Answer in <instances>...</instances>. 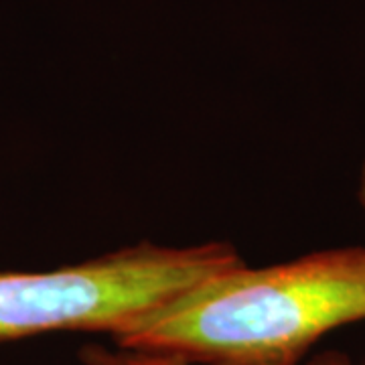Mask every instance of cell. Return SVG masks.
<instances>
[{"label": "cell", "instance_id": "6da1fadb", "mask_svg": "<svg viewBox=\"0 0 365 365\" xmlns=\"http://www.w3.org/2000/svg\"><path fill=\"white\" fill-rule=\"evenodd\" d=\"M359 321L365 248L347 246L209 274L136 319L114 345L203 365H299L327 333Z\"/></svg>", "mask_w": 365, "mask_h": 365}, {"label": "cell", "instance_id": "7a4b0ae2", "mask_svg": "<svg viewBox=\"0 0 365 365\" xmlns=\"http://www.w3.org/2000/svg\"><path fill=\"white\" fill-rule=\"evenodd\" d=\"M240 262L225 242H140L53 270H0V341L61 331L114 339L150 309Z\"/></svg>", "mask_w": 365, "mask_h": 365}, {"label": "cell", "instance_id": "3957f363", "mask_svg": "<svg viewBox=\"0 0 365 365\" xmlns=\"http://www.w3.org/2000/svg\"><path fill=\"white\" fill-rule=\"evenodd\" d=\"M79 361L83 365H203L175 357V355L138 351V349H128L120 345L110 347V345H100V343H90L81 347Z\"/></svg>", "mask_w": 365, "mask_h": 365}, {"label": "cell", "instance_id": "277c9868", "mask_svg": "<svg viewBox=\"0 0 365 365\" xmlns=\"http://www.w3.org/2000/svg\"><path fill=\"white\" fill-rule=\"evenodd\" d=\"M309 365H364L359 361L351 359L349 355L341 351H323L319 355H314L313 359L309 361Z\"/></svg>", "mask_w": 365, "mask_h": 365}, {"label": "cell", "instance_id": "5b68a950", "mask_svg": "<svg viewBox=\"0 0 365 365\" xmlns=\"http://www.w3.org/2000/svg\"><path fill=\"white\" fill-rule=\"evenodd\" d=\"M357 197H359V203L365 211V163L364 169H361V177H359V191H357Z\"/></svg>", "mask_w": 365, "mask_h": 365}]
</instances>
